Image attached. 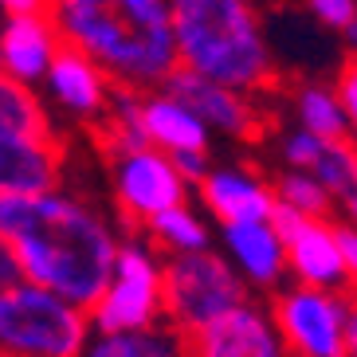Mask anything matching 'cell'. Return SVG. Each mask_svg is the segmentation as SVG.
<instances>
[{
	"label": "cell",
	"mask_w": 357,
	"mask_h": 357,
	"mask_svg": "<svg viewBox=\"0 0 357 357\" xmlns=\"http://www.w3.org/2000/svg\"><path fill=\"white\" fill-rule=\"evenodd\" d=\"M0 236L12 243L20 279L83 310L106 291L122 243L95 204L63 189L0 197Z\"/></svg>",
	"instance_id": "obj_1"
},
{
	"label": "cell",
	"mask_w": 357,
	"mask_h": 357,
	"mask_svg": "<svg viewBox=\"0 0 357 357\" xmlns=\"http://www.w3.org/2000/svg\"><path fill=\"white\" fill-rule=\"evenodd\" d=\"M63 43L91 55L126 91H158L177 71L173 0H55Z\"/></svg>",
	"instance_id": "obj_2"
},
{
	"label": "cell",
	"mask_w": 357,
	"mask_h": 357,
	"mask_svg": "<svg viewBox=\"0 0 357 357\" xmlns=\"http://www.w3.org/2000/svg\"><path fill=\"white\" fill-rule=\"evenodd\" d=\"M177 63L259 95L275 83V55L252 0H173Z\"/></svg>",
	"instance_id": "obj_3"
},
{
	"label": "cell",
	"mask_w": 357,
	"mask_h": 357,
	"mask_svg": "<svg viewBox=\"0 0 357 357\" xmlns=\"http://www.w3.org/2000/svg\"><path fill=\"white\" fill-rule=\"evenodd\" d=\"M91 318L63 294L16 279L0 287V357H83Z\"/></svg>",
	"instance_id": "obj_4"
},
{
	"label": "cell",
	"mask_w": 357,
	"mask_h": 357,
	"mask_svg": "<svg viewBox=\"0 0 357 357\" xmlns=\"http://www.w3.org/2000/svg\"><path fill=\"white\" fill-rule=\"evenodd\" d=\"M95 334H126L149 330L165 318V263L158 259L153 243L126 240L118 243V259L110 283L98 303L86 310Z\"/></svg>",
	"instance_id": "obj_5"
},
{
	"label": "cell",
	"mask_w": 357,
	"mask_h": 357,
	"mask_svg": "<svg viewBox=\"0 0 357 357\" xmlns=\"http://www.w3.org/2000/svg\"><path fill=\"white\" fill-rule=\"evenodd\" d=\"M240 303H248V283L224 259V252L204 248L173 255L165 263V318L185 337L236 310Z\"/></svg>",
	"instance_id": "obj_6"
},
{
	"label": "cell",
	"mask_w": 357,
	"mask_h": 357,
	"mask_svg": "<svg viewBox=\"0 0 357 357\" xmlns=\"http://www.w3.org/2000/svg\"><path fill=\"white\" fill-rule=\"evenodd\" d=\"M271 318L291 357H346V298L294 283L275 294Z\"/></svg>",
	"instance_id": "obj_7"
},
{
	"label": "cell",
	"mask_w": 357,
	"mask_h": 357,
	"mask_svg": "<svg viewBox=\"0 0 357 357\" xmlns=\"http://www.w3.org/2000/svg\"><path fill=\"white\" fill-rule=\"evenodd\" d=\"M185 200H189V181L177 173L165 149L142 146L114 158V204L126 224H149L158 212Z\"/></svg>",
	"instance_id": "obj_8"
},
{
	"label": "cell",
	"mask_w": 357,
	"mask_h": 357,
	"mask_svg": "<svg viewBox=\"0 0 357 357\" xmlns=\"http://www.w3.org/2000/svg\"><path fill=\"white\" fill-rule=\"evenodd\" d=\"M185 357H291V354L279 337L271 310H263L259 303L248 298L236 310L208 322L204 330L189 334Z\"/></svg>",
	"instance_id": "obj_9"
},
{
	"label": "cell",
	"mask_w": 357,
	"mask_h": 357,
	"mask_svg": "<svg viewBox=\"0 0 357 357\" xmlns=\"http://www.w3.org/2000/svg\"><path fill=\"white\" fill-rule=\"evenodd\" d=\"M161 91L177 95L208 126V134L255 137V130H259V110H255L252 95H243V91H236L228 83H216V79H208V75H200V71L177 67L161 83Z\"/></svg>",
	"instance_id": "obj_10"
},
{
	"label": "cell",
	"mask_w": 357,
	"mask_h": 357,
	"mask_svg": "<svg viewBox=\"0 0 357 357\" xmlns=\"http://www.w3.org/2000/svg\"><path fill=\"white\" fill-rule=\"evenodd\" d=\"M224 259L236 267L248 287L255 291H279L287 271V243L271 228V220H231L220 224Z\"/></svg>",
	"instance_id": "obj_11"
},
{
	"label": "cell",
	"mask_w": 357,
	"mask_h": 357,
	"mask_svg": "<svg viewBox=\"0 0 357 357\" xmlns=\"http://www.w3.org/2000/svg\"><path fill=\"white\" fill-rule=\"evenodd\" d=\"M59 47H63V36L55 28L52 12L4 16V24H0V71L28 86L43 83Z\"/></svg>",
	"instance_id": "obj_12"
},
{
	"label": "cell",
	"mask_w": 357,
	"mask_h": 357,
	"mask_svg": "<svg viewBox=\"0 0 357 357\" xmlns=\"http://www.w3.org/2000/svg\"><path fill=\"white\" fill-rule=\"evenodd\" d=\"M63 149L55 137H32L0 126V197L59 189Z\"/></svg>",
	"instance_id": "obj_13"
},
{
	"label": "cell",
	"mask_w": 357,
	"mask_h": 357,
	"mask_svg": "<svg viewBox=\"0 0 357 357\" xmlns=\"http://www.w3.org/2000/svg\"><path fill=\"white\" fill-rule=\"evenodd\" d=\"M43 86H47V95L52 102L71 118H83V122H95V118L106 114V106L114 98V83L106 79V71L83 55L79 47L63 43L59 55H55L52 71L43 75Z\"/></svg>",
	"instance_id": "obj_14"
},
{
	"label": "cell",
	"mask_w": 357,
	"mask_h": 357,
	"mask_svg": "<svg viewBox=\"0 0 357 357\" xmlns=\"http://www.w3.org/2000/svg\"><path fill=\"white\" fill-rule=\"evenodd\" d=\"M197 189H200L204 208H208L220 224H231V220H271L275 189L259 177V173H252V169H240V165L208 169V173L200 177Z\"/></svg>",
	"instance_id": "obj_15"
},
{
	"label": "cell",
	"mask_w": 357,
	"mask_h": 357,
	"mask_svg": "<svg viewBox=\"0 0 357 357\" xmlns=\"http://www.w3.org/2000/svg\"><path fill=\"white\" fill-rule=\"evenodd\" d=\"M287 271L294 275V283L318 287V291H337V287L349 283L337 228L326 216L322 220H306L287 240Z\"/></svg>",
	"instance_id": "obj_16"
},
{
	"label": "cell",
	"mask_w": 357,
	"mask_h": 357,
	"mask_svg": "<svg viewBox=\"0 0 357 357\" xmlns=\"http://www.w3.org/2000/svg\"><path fill=\"white\" fill-rule=\"evenodd\" d=\"M142 130H146L149 146L165 149L169 158L173 153H208V126L177 95H169L161 86L142 95Z\"/></svg>",
	"instance_id": "obj_17"
},
{
	"label": "cell",
	"mask_w": 357,
	"mask_h": 357,
	"mask_svg": "<svg viewBox=\"0 0 357 357\" xmlns=\"http://www.w3.org/2000/svg\"><path fill=\"white\" fill-rule=\"evenodd\" d=\"M189 337L169 326L126 330V334H95L86 342L83 357H185Z\"/></svg>",
	"instance_id": "obj_18"
},
{
	"label": "cell",
	"mask_w": 357,
	"mask_h": 357,
	"mask_svg": "<svg viewBox=\"0 0 357 357\" xmlns=\"http://www.w3.org/2000/svg\"><path fill=\"white\" fill-rule=\"evenodd\" d=\"M146 231H149L153 252H165V255H189V252L212 248V231L204 228V220H200L189 204H173V208L158 212L146 224Z\"/></svg>",
	"instance_id": "obj_19"
},
{
	"label": "cell",
	"mask_w": 357,
	"mask_h": 357,
	"mask_svg": "<svg viewBox=\"0 0 357 357\" xmlns=\"http://www.w3.org/2000/svg\"><path fill=\"white\" fill-rule=\"evenodd\" d=\"M294 114H298V126L318 134L322 142H342L349 137V118L337 102V91L326 83H306L294 91Z\"/></svg>",
	"instance_id": "obj_20"
},
{
	"label": "cell",
	"mask_w": 357,
	"mask_h": 357,
	"mask_svg": "<svg viewBox=\"0 0 357 357\" xmlns=\"http://www.w3.org/2000/svg\"><path fill=\"white\" fill-rule=\"evenodd\" d=\"M0 126L4 130H20V134L32 137H55L52 130V114L43 98L36 95V86L12 79V75L0 71Z\"/></svg>",
	"instance_id": "obj_21"
},
{
	"label": "cell",
	"mask_w": 357,
	"mask_h": 357,
	"mask_svg": "<svg viewBox=\"0 0 357 357\" xmlns=\"http://www.w3.org/2000/svg\"><path fill=\"white\" fill-rule=\"evenodd\" d=\"M271 189H275V200H279V204L303 212L310 220H322L326 212H330V204H334V197L326 192V185L310 173V169H287V173H279V181H275Z\"/></svg>",
	"instance_id": "obj_22"
},
{
	"label": "cell",
	"mask_w": 357,
	"mask_h": 357,
	"mask_svg": "<svg viewBox=\"0 0 357 357\" xmlns=\"http://www.w3.org/2000/svg\"><path fill=\"white\" fill-rule=\"evenodd\" d=\"M310 173L322 181L326 192H330L334 200L349 197V192L357 189V146L349 142V137H342V142H326L322 158L314 161Z\"/></svg>",
	"instance_id": "obj_23"
},
{
	"label": "cell",
	"mask_w": 357,
	"mask_h": 357,
	"mask_svg": "<svg viewBox=\"0 0 357 357\" xmlns=\"http://www.w3.org/2000/svg\"><path fill=\"white\" fill-rule=\"evenodd\" d=\"M322 137L310 134V130H291V134H283V142H279V149H283V165L287 169H314V161L322 158Z\"/></svg>",
	"instance_id": "obj_24"
},
{
	"label": "cell",
	"mask_w": 357,
	"mask_h": 357,
	"mask_svg": "<svg viewBox=\"0 0 357 357\" xmlns=\"http://www.w3.org/2000/svg\"><path fill=\"white\" fill-rule=\"evenodd\" d=\"M306 12L314 16L322 28L330 32H342L357 20V0H306Z\"/></svg>",
	"instance_id": "obj_25"
},
{
	"label": "cell",
	"mask_w": 357,
	"mask_h": 357,
	"mask_svg": "<svg viewBox=\"0 0 357 357\" xmlns=\"http://www.w3.org/2000/svg\"><path fill=\"white\" fill-rule=\"evenodd\" d=\"M334 91H337V102H342V110L349 118V130H357V55H349L346 63L337 67Z\"/></svg>",
	"instance_id": "obj_26"
},
{
	"label": "cell",
	"mask_w": 357,
	"mask_h": 357,
	"mask_svg": "<svg viewBox=\"0 0 357 357\" xmlns=\"http://www.w3.org/2000/svg\"><path fill=\"white\" fill-rule=\"evenodd\" d=\"M306 220H310V216H303V212H294V208H287V204H279V200H275V208H271V228L283 236V243L291 240V236L303 228Z\"/></svg>",
	"instance_id": "obj_27"
},
{
	"label": "cell",
	"mask_w": 357,
	"mask_h": 357,
	"mask_svg": "<svg viewBox=\"0 0 357 357\" xmlns=\"http://www.w3.org/2000/svg\"><path fill=\"white\" fill-rule=\"evenodd\" d=\"M173 165H177V173L189 181V185H200V177L212 169L208 153H173Z\"/></svg>",
	"instance_id": "obj_28"
},
{
	"label": "cell",
	"mask_w": 357,
	"mask_h": 357,
	"mask_svg": "<svg viewBox=\"0 0 357 357\" xmlns=\"http://www.w3.org/2000/svg\"><path fill=\"white\" fill-rule=\"evenodd\" d=\"M334 228H337V243H342V259H346L349 283H357V228L354 224H334Z\"/></svg>",
	"instance_id": "obj_29"
},
{
	"label": "cell",
	"mask_w": 357,
	"mask_h": 357,
	"mask_svg": "<svg viewBox=\"0 0 357 357\" xmlns=\"http://www.w3.org/2000/svg\"><path fill=\"white\" fill-rule=\"evenodd\" d=\"M55 0H0L4 16H24V12H52Z\"/></svg>",
	"instance_id": "obj_30"
},
{
	"label": "cell",
	"mask_w": 357,
	"mask_h": 357,
	"mask_svg": "<svg viewBox=\"0 0 357 357\" xmlns=\"http://www.w3.org/2000/svg\"><path fill=\"white\" fill-rule=\"evenodd\" d=\"M346 357H357V298H346Z\"/></svg>",
	"instance_id": "obj_31"
},
{
	"label": "cell",
	"mask_w": 357,
	"mask_h": 357,
	"mask_svg": "<svg viewBox=\"0 0 357 357\" xmlns=\"http://www.w3.org/2000/svg\"><path fill=\"white\" fill-rule=\"evenodd\" d=\"M342 204H346V224H354V228H357V189L349 192V197H342Z\"/></svg>",
	"instance_id": "obj_32"
},
{
	"label": "cell",
	"mask_w": 357,
	"mask_h": 357,
	"mask_svg": "<svg viewBox=\"0 0 357 357\" xmlns=\"http://www.w3.org/2000/svg\"><path fill=\"white\" fill-rule=\"evenodd\" d=\"M342 43L349 47V55H357V20L349 28H342Z\"/></svg>",
	"instance_id": "obj_33"
}]
</instances>
